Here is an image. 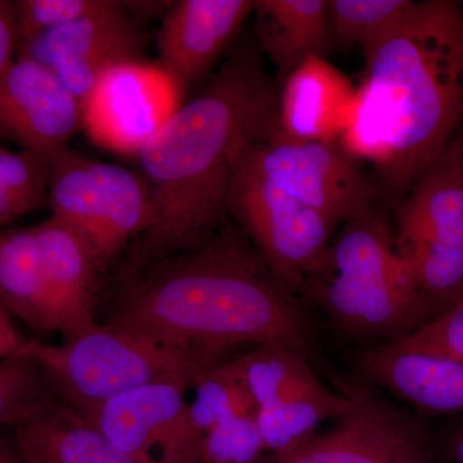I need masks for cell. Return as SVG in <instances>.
Segmentation results:
<instances>
[{"instance_id":"obj_10","label":"cell","mask_w":463,"mask_h":463,"mask_svg":"<svg viewBox=\"0 0 463 463\" xmlns=\"http://www.w3.org/2000/svg\"><path fill=\"white\" fill-rule=\"evenodd\" d=\"M184 90L158 62L124 61L85 99L83 129L99 147L137 156L181 108Z\"/></svg>"},{"instance_id":"obj_3","label":"cell","mask_w":463,"mask_h":463,"mask_svg":"<svg viewBox=\"0 0 463 463\" xmlns=\"http://www.w3.org/2000/svg\"><path fill=\"white\" fill-rule=\"evenodd\" d=\"M354 115L339 145L377 167L394 192L412 188L463 123V12L450 0L414 2L364 52Z\"/></svg>"},{"instance_id":"obj_4","label":"cell","mask_w":463,"mask_h":463,"mask_svg":"<svg viewBox=\"0 0 463 463\" xmlns=\"http://www.w3.org/2000/svg\"><path fill=\"white\" fill-rule=\"evenodd\" d=\"M303 292L337 330L379 345L403 339L431 319L394 230L374 209L346 222L325 268Z\"/></svg>"},{"instance_id":"obj_7","label":"cell","mask_w":463,"mask_h":463,"mask_svg":"<svg viewBox=\"0 0 463 463\" xmlns=\"http://www.w3.org/2000/svg\"><path fill=\"white\" fill-rule=\"evenodd\" d=\"M227 212L292 294L303 292L327 263L335 225L259 175L242 158L232 179Z\"/></svg>"},{"instance_id":"obj_31","label":"cell","mask_w":463,"mask_h":463,"mask_svg":"<svg viewBox=\"0 0 463 463\" xmlns=\"http://www.w3.org/2000/svg\"><path fill=\"white\" fill-rule=\"evenodd\" d=\"M394 343L408 349L447 356L463 364V298L412 334Z\"/></svg>"},{"instance_id":"obj_34","label":"cell","mask_w":463,"mask_h":463,"mask_svg":"<svg viewBox=\"0 0 463 463\" xmlns=\"http://www.w3.org/2000/svg\"><path fill=\"white\" fill-rule=\"evenodd\" d=\"M23 337L14 330L7 310L0 306V361L12 358L24 343Z\"/></svg>"},{"instance_id":"obj_8","label":"cell","mask_w":463,"mask_h":463,"mask_svg":"<svg viewBox=\"0 0 463 463\" xmlns=\"http://www.w3.org/2000/svg\"><path fill=\"white\" fill-rule=\"evenodd\" d=\"M339 388L353 405L330 431L257 463H439L430 432L412 414L365 383L340 381Z\"/></svg>"},{"instance_id":"obj_11","label":"cell","mask_w":463,"mask_h":463,"mask_svg":"<svg viewBox=\"0 0 463 463\" xmlns=\"http://www.w3.org/2000/svg\"><path fill=\"white\" fill-rule=\"evenodd\" d=\"M187 381L148 383L93 408L85 416L136 463H197L188 425Z\"/></svg>"},{"instance_id":"obj_6","label":"cell","mask_w":463,"mask_h":463,"mask_svg":"<svg viewBox=\"0 0 463 463\" xmlns=\"http://www.w3.org/2000/svg\"><path fill=\"white\" fill-rule=\"evenodd\" d=\"M395 245L431 318L463 298V158L455 137L398 210Z\"/></svg>"},{"instance_id":"obj_20","label":"cell","mask_w":463,"mask_h":463,"mask_svg":"<svg viewBox=\"0 0 463 463\" xmlns=\"http://www.w3.org/2000/svg\"><path fill=\"white\" fill-rule=\"evenodd\" d=\"M261 51L286 78L309 57H325L332 41L326 0H258Z\"/></svg>"},{"instance_id":"obj_19","label":"cell","mask_w":463,"mask_h":463,"mask_svg":"<svg viewBox=\"0 0 463 463\" xmlns=\"http://www.w3.org/2000/svg\"><path fill=\"white\" fill-rule=\"evenodd\" d=\"M63 319V336L97 322L99 270L78 233L50 218L33 227Z\"/></svg>"},{"instance_id":"obj_36","label":"cell","mask_w":463,"mask_h":463,"mask_svg":"<svg viewBox=\"0 0 463 463\" xmlns=\"http://www.w3.org/2000/svg\"><path fill=\"white\" fill-rule=\"evenodd\" d=\"M457 141H458L459 148H461V154L463 158V123L461 128H459L458 133L456 136Z\"/></svg>"},{"instance_id":"obj_24","label":"cell","mask_w":463,"mask_h":463,"mask_svg":"<svg viewBox=\"0 0 463 463\" xmlns=\"http://www.w3.org/2000/svg\"><path fill=\"white\" fill-rule=\"evenodd\" d=\"M230 364L254 410L319 383L307 356L282 344L250 347Z\"/></svg>"},{"instance_id":"obj_37","label":"cell","mask_w":463,"mask_h":463,"mask_svg":"<svg viewBox=\"0 0 463 463\" xmlns=\"http://www.w3.org/2000/svg\"><path fill=\"white\" fill-rule=\"evenodd\" d=\"M461 8H462V12H463V2L461 3Z\"/></svg>"},{"instance_id":"obj_9","label":"cell","mask_w":463,"mask_h":463,"mask_svg":"<svg viewBox=\"0 0 463 463\" xmlns=\"http://www.w3.org/2000/svg\"><path fill=\"white\" fill-rule=\"evenodd\" d=\"M242 161L334 225L374 209L373 181L339 142L297 141L277 134L249 148Z\"/></svg>"},{"instance_id":"obj_14","label":"cell","mask_w":463,"mask_h":463,"mask_svg":"<svg viewBox=\"0 0 463 463\" xmlns=\"http://www.w3.org/2000/svg\"><path fill=\"white\" fill-rule=\"evenodd\" d=\"M255 8V0L174 3L158 29L157 62L187 90L213 69Z\"/></svg>"},{"instance_id":"obj_28","label":"cell","mask_w":463,"mask_h":463,"mask_svg":"<svg viewBox=\"0 0 463 463\" xmlns=\"http://www.w3.org/2000/svg\"><path fill=\"white\" fill-rule=\"evenodd\" d=\"M267 456L255 411L232 416L201 439L197 463H257Z\"/></svg>"},{"instance_id":"obj_18","label":"cell","mask_w":463,"mask_h":463,"mask_svg":"<svg viewBox=\"0 0 463 463\" xmlns=\"http://www.w3.org/2000/svg\"><path fill=\"white\" fill-rule=\"evenodd\" d=\"M14 447L20 463H136L85 414L53 402L14 429Z\"/></svg>"},{"instance_id":"obj_25","label":"cell","mask_w":463,"mask_h":463,"mask_svg":"<svg viewBox=\"0 0 463 463\" xmlns=\"http://www.w3.org/2000/svg\"><path fill=\"white\" fill-rule=\"evenodd\" d=\"M413 0H330L332 41L373 48L388 35L412 8Z\"/></svg>"},{"instance_id":"obj_22","label":"cell","mask_w":463,"mask_h":463,"mask_svg":"<svg viewBox=\"0 0 463 463\" xmlns=\"http://www.w3.org/2000/svg\"><path fill=\"white\" fill-rule=\"evenodd\" d=\"M352 398L343 389L331 390L321 381L255 410L267 455H283L306 444L328 420L349 412Z\"/></svg>"},{"instance_id":"obj_5","label":"cell","mask_w":463,"mask_h":463,"mask_svg":"<svg viewBox=\"0 0 463 463\" xmlns=\"http://www.w3.org/2000/svg\"><path fill=\"white\" fill-rule=\"evenodd\" d=\"M17 358L41 371L45 383L79 412L160 381H187L201 368L187 356L114 322L93 323L60 344L24 340Z\"/></svg>"},{"instance_id":"obj_16","label":"cell","mask_w":463,"mask_h":463,"mask_svg":"<svg viewBox=\"0 0 463 463\" xmlns=\"http://www.w3.org/2000/svg\"><path fill=\"white\" fill-rule=\"evenodd\" d=\"M359 367L373 385L420 412L463 417L461 362L390 343L364 350Z\"/></svg>"},{"instance_id":"obj_12","label":"cell","mask_w":463,"mask_h":463,"mask_svg":"<svg viewBox=\"0 0 463 463\" xmlns=\"http://www.w3.org/2000/svg\"><path fill=\"white\" fill-rule=\"evenodd\" d=\"M143 48L127 3L111 0L97 14L21 43L17 56L47 66L83 106L109 67L141 58Z\"/></svg>"},{"instance_id":"obj_30","label":"cell","mask_w":463,"mask_h":463,"mask_svg":"<svg viewBox=\"0 0 463 463\" xmlns=\"http://www.w3.org/2000/svg\"><path fill=\"white\" fill-rule=\"evenodd\" d=\"M51 164L25 149L0 147V188L33 212L47 201Z\"/></svg>"},{"instance_id":"obj_23","label":"cell","mask_w":463,"mask_h":463,"mask_svg":"<svg viewBox=\"0 0 463 463\" xmlns=\"http://www.w3.org/2000/svg\"><path fill=\"white\" fill-rule=\"evenodd\" d=\"M93 163V158L70 148L58 155L51 164L47 203L52 218L78 233L94 257L102 223V197Z\"/></svg>"},{"instance_id":"obj_1","label":"cell","mask_w":463,"mask_h":463,"mask_svg":"<svg viewBox=\"0 0 463 463\" xmlns=\"http://www.w3.org/2000/svg\"><path fill=\"white\" fill-rule=\"evenodd\" d=\"M109 322L187 356L201 368L236 347L282 344L307 356L297 298L240 228L124 276Z\"/></svg>"},{"instance_id":"obj_26","label":"cell","mask_w":463,"mask_h":463,"mask_svg":"<svg viewBox=\"0 0 463 463\" xmlns=\"http://www.w3.org/2000/svg\"><path fill=\"white\" fill-rule=\"evenodd\" d=\"M191 389L194 397L188 402V425L199 444L203 435L218 423L236 414L255 411L230 361L201 371Z\"/></svg>"},{"instance_id":"obj_15","label":"cell","mask_w":463,"mask_h":463,"mask_svg":"<svg viewBox=\"0 0 463 463\" xmlns=\"http://www.w3.org/2000/svg\"><path fill=\"white\" fill-rule=\"evenodd\" d=\"M279 93V134L297 141L337 142L354 115L356 87L325 57H309Z\"/></svg>"},{"instance_id":"obj_17","label":"cell","mask_w":463,"mask_h":463,"mask_svg":"<svg viewBox=\"0 0 463 463\" xmlns=\"http://www.w3.org/2000/svg\"><path fill=\"white\" fill-rule=\"evenodd\" d=\"M0 306L38 334L63 335V319L33 228L0 230Z\"/></svg>"},{"instance_id":"obj_27","label":"cell","mask_w":463,"mask_h":463,"mask_svg":"<svg viewBox=\"0 0 463 463\" xmlns=\"http://www.w3.org/2000/svg\"><path fill=\"white\" fill-rule=\"evenodd\" d=\"M41 371L25 359L0 361V430L16 429L48 403Z\"/></svg>"},{"instance_id":"obj_33","label":"cell","mask_w":463,"mask_h":463,"mask_svg":"<svg viewBox=\"0 0 463 463\" xmlns=\"http://www.w3.org/2000/svg\"><path fill=\"white\" fill-rule=\"evenodd\" d=\"M448 426L437 447L439 463H463V417Z\"/></svg>"},{"instance_id":"obj_32","label":"cell","mask_w":463,"mask_h":463,"mask_svg":"<svg viewBox=\"0 0 463 463\" xmlns=\"http://www.w3.org/2000/svg\"><path fill=\"white\" fill-rule=\"evenodd\" d=\"M20 47L14 3L0 0V75L16 60Z\"/></svg>"},{"instance_id":"obj_29","label":"cell","mask_w":463,"mask_h":463,"mask_svg":"<svg viewBox=\"0 0 463 463\" xmlns=\"http://www.w3.org/2000/svg\"><path fill=\"white\" fill-rule=\"evenodd\" d=\"M111 0H20L14 3L18 36L26 43L102 11Z\"/></svg>"},{"instance_id":"obj_2","label":"cell","mask_w":463,"mask_h":463,"mask_svg":"<svg viewBox=\"0 0 463 463\" xmlns=\"http://www.w3.org/2000/svg\"><path fill=\"white\" fill-rule=\"evenodd\" d=\"M279 93L257 48L243 45L141 149L156 216L134 243L125 274L214 233L241 158L279 134Z\"/></svg>"},{"instance_id":"obj_35","label":"cell","mask_w":463,"mask_h":463,"mask_svg":"<svg viewBox=\"0 0 463 463\" xmlns=\"http://www.w3.org/2000/svg\"><path fill=\"white\" fill-rule=\"evenodd\" d=\"M0 463H20L14 444L0 440Z\"/></svg>"},{"instance_id":"obj_13","label":"cell","mask_w":463,"mask_h":463,"mask_svg":"<svg viewBox=\"0 0 463 463\" xmlns=\"http://www.w3.org/2000/svg\"><path fill=\"white\" fill-rule=\"evenodd\" d=\"M83 129V106L47 66L17 56L0 75V136L53 161Z\"/></svg>"},{"instance_id":"obj_21","label":"cell","mask_w":463,"mask_h":463,"mask_svg":"<svg viewBox=\"0 0 463 463\" xmlns=\"http://www.w3.org/2000/svg\"><path fill=\"white\" fill-rule=\"evenodd\" d=\"M93 172L102 197V223L94 258L100 272L154 225L156 210L141 174L94 160Z\"/></svg>"}]
</instances>
